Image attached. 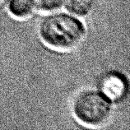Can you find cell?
Listing matches in <instances>:
<instances>
[{"instance_id": "obj_1", "label": "cell", "mask_w": 130, "mask_h": 130, "mask_svg": "<svg viewBox=\"0 0 130 130\" xmlns=\"http://www.w3.org/2000/svg\"><path fill=\"white\" fill-rule=\"evenodd\" d=\"M40 33L47 44L57 50L74 49L83 39L85 28L82 22L67 14L48 16L40 24Z\"/></svg>"}, {"instance_id": "obj_2", "label": "cell", "mask_w": 130, "mask_h": 130, "mask_svg": "<svg viewBox=\"0 0 130 130\" xmlns=\"http://www.w3.org/2000/svg\"><path fill=\"white\" fill-rule=\"evenodd\" d=\"M75 115L85 124L96 126L108 119L110 113L109 99L97 91H88L81 93L74 101Z\"/></svg>"}, {"instance_id": "obj_3", "label": "cell", "mask_w": 130, "mask_h": 130, "mask_svg": "<svg viewBox=\"0 0 130 130\" xmlns=\"http://www.w3.org/2000/svg\"><path fill=\"white\" fill-rule=\"evenodd\" d=\"M101 91L105 97L111 101H119L127 93L128 83L123 75L109 73L101 83Z\"/></svg>"}, {"instance_id": "obj_4", "label": "cell", "mask_w": 130, "mask_h": 130, "mask_svg": "<svg viewBox=\"0 0 130 130\" xmlns=\"http://www.w3.org/2000/svg\"><path fill=\"white\" fill-rule=\"evenodd\" d=\"M34 0H11L9 9L12 14L18 18H27L35 12Z\"/></svg>"}, {"instance_id": "obj_5", "label": "cell", "mask_w": 130, "mask_h": 130, "mask_svg": "<svg viewBox=\"0 0 130 130\" xmlns=\"http://www.w3.org/2000/svg\"><path fill=\"white\" fill-rule=\"evenodd\" d=\"M94 0H67L68 10L76 15L84 16L91 11Z\"/></svg>"}, {"instance_id": "obj_6", "label": "cell", "mask_w": 130, "mask_h": 130, "mask_svg": "<svg viewBox=\"0 0 130 130\" xmlns=\"http://www.w3.org/2000/svg\"><path fill=\"white\" fill-rule=\"evenodd\" d=\"M64 0H36L37 6L44 11H51L59 8Z\"/></svg>"}, {"instance_id": "obj_7", "label": "cell", "mask_w": 130, "mask_h": 130, "mask_svg": "<svg viewBox=\"0 0 130 130\" xmlns=\"http://www.w3.org/2000/svg\"><path fill=\"white\" fill-rule=\"evenodd\" d=\"M6 1H7V0H0V8H1V7L4 4V3H6Z\"/></svg>"}]
</instances>
